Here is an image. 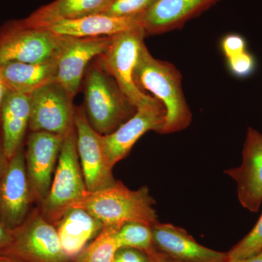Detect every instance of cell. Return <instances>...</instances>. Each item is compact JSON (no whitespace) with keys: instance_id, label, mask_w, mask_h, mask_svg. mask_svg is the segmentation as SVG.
Masks as SVG:
<instances>
[{"instance_id":"obj_27","label":"cell","mask_w":262,"mask_h":262,"mask_svg":"<svg viewBox=\"0 0 262 262\" xmlns=\"http://www.w3.org/2000/svg\"><path fill=\"white\" fill-rule=\"evenodd\" d=\"M221 48L227 59L247 51V42L243 36L229 34L222 39Z\"/></svg>"},{"instance_id":"obj_22","label":"cell","mask_w":262,"mask_h":262,"mask_svg":"<svg viewBox=\"0 0 262 262\" xmlns=\"http://www.w3.org/2000/svg\"><path fill=\"white\" fill-rule=\"evenodd\" d=\"M120 227L104 226L94 241L76 256L74 262H114L119 249L115 234Z\"/></svg>"},{"instance_id":"obj_9","label":"cell","mask_w":262,"mask_h":262,"mask_svg":"<svg viewBox=\"0 0 262 262\" xmlns=\"http://www.w3.org/2000/svg\"><path fill=\"white\" fill-rule=\"evenodd\" d=\"M75 127L81 168L89 192L112 187L116 183L113 165L105 150L103 136L90 125L83 106H75Z\"/></svg>"},{"instance_id":"obj_10","label":"cell","mask_w":262,"mask_h":262,"mask_svg":"<svg viewBox=\"0 0 262 262\" xmlns=\"http://www.w3.org/2000/svg\"><path fill=\"white\" fill-rule=\"evenodd\" d=\"M34 201L22 146L8 160L0 178V217L13 230L27 220Z\"/></svg>"},{"instance_id":"obj_8","label":"cell","mask_w":262,"mask_h":262,"mask_svg":"<svg viewBox=\"0 0 262 262\" xmlns=\"http://www.w3.org/2000/svg\"><path fill=\"white\" fill-rule=\"evenodd\" d=\"M30 132L44 131L65 136L75 127L74 96L56 80L30 94Z\"/></svg>"},{"instance_id":"obj_33","label":"cell","mask_w":262,"mask_h":262,"mask_svg":"<svg viewBox=\"0 0 262 262\" xmlns=\"http://www.w3.org/2000/svg\"><path fill=\"white\" fill-rule=\"evenodd\" d=\"M8 91V88L6 87L3 81L2 80L1 77H0V112H1L3 100H4L5 95H6Z\"/></svg>"},{"instance_id":"obj_24","label":"cell","mask_w":262,"mask_h":262,"mask_svg":"<svg viewBox=\"0 0 262 262\" xmlns=\"http://www.w3.org/2000/svg\"><path fill=\"white\" fill-rule=\"evenodd\" d=\"M262 251V213L247 235L237 243L228 253V259H238L253 256Z\"/></svg>"},{"instance_id":"obj_14","label":"cell","mask_w":262,"mask_h":262,"mask_svg":"<svg viewBox=\"0 0 262 262\" xmlns=\"http://www.w3.org/2000/svg\"><path fill=\"white\" fill-rule=\"evenodd\" d=\"M112 37H67L57 59L56 81L75 97L80 91L88 67L107 50Z\"/></svg>"},{"instance_id":"obj_28","label":"cell","mask_w":262,"mask_h":262,"mask_svg":"<svg viewBox=\"0 0 262 262\" xmlns=\"http://www.w3.org/2000/svg\"><path fill=\"white\" fill-rule=\"evenodd\" d=\"M114 262H151L146 253L134 248H122L117 250Z\"/></svg>"},{"instance_id":"obj_34","label":"cell","mask_w":262,"mask_h":262,"mask_svg":"<svg viewBox=\"0 0 262 262\" xmlns=\"http://www.w3.org/2000/svg\"><path fill=\"white\" fill-rule=\"evenodd\" d=\"M0 262H25L18 258L9 256V255L1 254L0 253Z\"/></svg>"},{"instance_id":"obj_4","label":"cell","mask_w":262,"mask_h":262,"mask_svg":"<svg viewBox=\"0 0 262 262\" xmlns=\"http://www.w3.org/2000/svg\"><path fill=\"white\" fill-rule=\"evenodd\" d=\"M79 160L75 127L63 138L51 189L40 203L39 211L53 225L89 193Z\"/></svg>"},{"instance_id":"obj_19","label":"cell","mask_w":262,"mask_h":262,"mask_svg":"<svg viewBox=\"0 0 262 262\" xmlns=\"http://www.w3.org/2000/svg\"><path fill=\"white\" fill-rule=\"evenodd\" d=\"M62 249L68 258L76 257L104 225L80 208H71L56 224Z\"/></svg>"},{"instance_id":"obj_1","label":"cell","mask_w":262,"mask_h":262,"mask_svg":"<svg viewBox=\"0 0 262 262\" xmlns=\"http://www.w3.org/2000/svg\"><path fill=\"white\" fill-rule=\"evenodd\" d=\"M133 78L138 89L144 94L151 93L165 106L162 134L179 132L190 125L192 113L183 91L182 73L173 63L155 58L145 42L139 50Z\"/></svg>"},{"instance_id":"obj_21","label":"cell","mask_w":262,"mask_h":262,"mask_svg":"<svg viewBox=\"0 0 262 262\" xmlns=\"http://www.w3.org/2000/svg\"><path fill=\"white\" fill-rule=\"evenodd\" d=\"M57 61L41 63L13 62L0 67V77L10 91L30 94L56 80Z\"/></svg>"},{"instance_id":"obj_6","label":"cell","mask_w":262,"mask_h":262,"mask_svg":"<svg viewBox=\"0 0 262 262\" xmlns=\"http://www.w3.org/2000/svg\"><path fill=\"white\" fill-rule=\"evenodd\" d=\"M1 254L25 262H67L56 226L48 222L39 210L31 212L13 231L10 244Z\"/></svg>"},{"instance_id":"obj_13","label":"cell","mask_w":262,"mask_h":262,"mask_svg":"<svg viewBox=\"0 0 262 262\" xmlns=\"http://www.w3.org/2000/svg\"><path fill=\"white\" fill-rule=\"evenodd\" d=\"M242 158L239 166L224 172L237 184L241 206L256 213L262 203V134L251 127L246 132Z\"/></svg>"},{"instance_id":"obj_32","label":"cell","mask_w":262,"mask_h":262,"mask_svg":"<svg viewBox=\"0 0 262 262\" xmlns=\"http://www.w3.org/2000/svg\"><path fill=\"white\" fill-rule=\"evenodd\" d=\"M146 254L149 256L151 262H165V256L161 253L158 252V250L155 248Z\"/></svg>"},{"instance_id":"obj_18","label":"cell","mask_w":262,"mask_h":262,"mask_svg":"<svg viewBox=\"0 0 262 262\" xmlns=\"http://www.w3.org/2000/svg\"><path fill=\"white\" fill-rule=\"evenodd\" d=\"M141 16L118 17L98 13L53 24L47 28L58 35L72 37H112L141 25Z\"/></svg>"},{"instance_id":"obj_31","label":"cell","mask_w":262,"mask_h":262,"mask_svg":"<svg viewBox=\"0 0 262 262\" xmlns=\"http://www.w3.org/2000/svg\"><path fill=\"white\" fill-rule=\"evenodd\" d=\"M225 262H262V251L247 258H238V259L227 258Z\"/></svg>"},{"instance_id":"obj_11","label":"cell","mask_w":262,"mask_h":262,"mask_svg":"<svg viewBox=\"0 0 262 262\" xmlns=\"http://www.w3.org/2000/svg\"><path fill=\"white\" fill-rule=\"evenodd\" d=\"M64 136L44 131L29 133L25 151L26 168L34 201L42 203L48 196Z\"/></svg>"},{"instance_id":"obj_26","label":"cell","mask_w":262,"mask_h":262,"mask_svg":"<svg viewBox=\"0 0 262 262\" xmlns=\"http://www.w3.org/2000/svg\"><path fill=\"white\" fill-rule=\"evenodd\" d=\"M227 64L231 73L238 78L249 77L256 68V58L248 51L227 59Z\"/></svg>"},{"instance_id":"obj_23","label":"cell","mask_w":262,"mask_h":262,"mask_svg":"<svg viewBox=\"0 0 262 262\" xmlns=\"http://www.w3.org/2000/svg\"><path fill=\"white\" fill-rule=\"evenodd\" d=\"M115 238L119 248H134L146 253L155 248L151 227L139 222L122 225L117 231Z\"/></svg>"},{"instance_id":"obj_25","label":"cell","mask_w":262,"mask_h":262,"mask_svg":"<svg viewBox=\"0 0 262 262\" xmlns=\"http://www.w3.org/2000/svg\"><path fill=\"white\" fill-rule=\"evenodd\" d=\"M156 0H113L106 14L118 17L141 16Z\"/></svg>"},{"instance_id":"obj_30","label":"cell","mask_w":262,"mask_h":262,"mask_svg":"<svg viewBox=\"0 0 262 262\" xmlns=\"http://www.w3.org/2000/svg\"><path fill=\"white\" fill-rule=\"evenodd\" d=\"M8 159L5 155L4 148H3V139H2L1 128H0V178L6 168Z\"/></svg>"},{"instance_id":"obj_17","label":"cell","mask_w":262,"mask_h":262,"mask_svg":"<svg viewBox=\"0 0 262 262\" xmlns=\"http://www.w3.org/2000/svg\"><path fill=\"white\" fill-rule=\"evenodd\" d=\"M30 114V95L8 90L0 112L3 148L8 160L24 146Z\"/></svg>"},{"instance_id":"obj_16","label":"cell","mask_w":262,"mask_h":262,"mask_svg":"<svg viewBox=\"0 0 262 262\" xmlns=\"http://www.w3.org/2000/svg\"><path fill=\"white\" fill-rule=\"evenodd\" d=\"M220 0H156L141 15V25L147 34H160L182 27Z\"/></svg>"},{"instance_id":"obj_5","label":"cell","mask_w":262,"mask_h":262,"mask_svg":"<svg viewBox=\"0 0 262 262\" xmlns=\"http://www.w3.org/2000/svg\"><path fill=\"white\" fill-rule=\"evenodd\" d=\"M67 38L47 27L29 26L23 19L6 22L0 27V67L57 61Z\"/></svg>"},{"instance_id":"obj_29","label":"cell","mask_w":262,"mask_h":262,"mask_svg":"<svg viewBox=\"0 0 262 262\" xmlns=\"http://www.w3.org/2000/svg\"><path fill=\"white\" fill-rule=\"evenodd\" d=\"M13 231L0 217V253L10 244L13 237Z\"/></svg>"},{"instance_id":"obj_7","label":"cell","mask_w":262,"mask_h":262,"mask_svg":"<svg viewBox=\"0 0 262 262\" xmlns=\"http://www.w3.org/2000/svg\"><path fill=\"white\" fill-rule=\"evenodd\" d=\"M146 36L142 27L117 34L113 36L107 50L97 57L103 68L113 76L124 94L137 108L155 99L138 89L133 78L139 50Z\"/></svg>"},{"instance_id":"obj_35","label":"cell","mask_w":262,"mask_h":262,"mask_svg":"<svg viewBox=\"0 0 262 262\" xmlns=\"http://www.w3.org/2000/svg\"><path fill=\"white\" fill-rule=\"evenodd\" d=\"M165 262H183L180 261H177V260H174L172 259V258L166 257V256H165Z\"/></svg>"},{"instance_id":"obj_3","label":"cell","mask_w":262,"mask_h":262,"mask_svg":"<svg viewBox=\"0 0 262 262\" xmlns=\"http://www.w3.org/2000/svg\"><path fill=\"white\" fill-rule=\"evenodd\" d=\"M154 198L144 186L131 190L120 181L112 187L88 193L75 208L89 212L104 226L122 227L139 222L152 227L159 222Z\"/></svg>"},{"instance_id":"obj_15","label":"cell","mask_w":262,"mask_h":262,"mask_svg":"<svg viewBox=\"0 0 262 262\" xmlns=\"http://www.w3.org/2000/svg\"><path fill=\"white\" fill-rule=\"evenodd\" d=\"M153 244L166 257L183 262H225L227 253L202 246L185 229L158 222L151 227Z\"/></svg>"},{"instance_id":"obj_2","label":"cell","mask_w":262,"mask_h":262,"mask_svg":"<svg viewBox=\"0 0 262 262\" xmlns=\"http://www.w3.org/2000/svg\"><path fill=\"white\" fill-rule=\"evenodd\" d=\"M82 83L84 113L90 125L101 136L113 134L137 111L98 58L88 67Z\"/></svg>"},{"instance_id":"obj_12","label":"cell","mask_w":262,"mask_h":262,"mask_svg":"<svg viewBox=\"0 0 262 262\" xmlns=\"http://www.w3.org/2000/svg\"><path fill=\"white\" fill-rule=\"evenodd\" d=\"M166 118V110L159 100L137 108L127 122L113 134L103 136V143L113 166L124 159L139 139L149 131L162 134Z\"/></svg>"},{"instance_id":"obj_20","label":"cell","mask_w":262,"mask_h":262,"mask_svg":"<svg viewBox=\"0 0 262 262\" xmlns=\"http://www.w3.org/2000/svg\"><path fill=\"white\" fill-rule=\"evenodd\" d=\"M113 0H55L23 19L29 26L48 27L65 20L106 13Z\"/></svg>"}]
</instances>
